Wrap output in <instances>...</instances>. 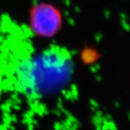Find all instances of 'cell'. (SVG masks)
Returning <instances> with one entry per match:
<instances>
[{"label": "cell", "instance_id": "cell-5", "mask_svg": "<svg viewBox=\"0 0 130 130\" xmlns=\"http://www.w3.org/2000/svg\"><path fill=\"white\" fill-rule=\"evenodd\" d=\"M120 16H121V20H126L128 19L127 15H126L125 13H124V12H121V14H120Z\"/></svg>", "mask_w": 130, "mask_h": 130}, {"label": "cell", "instance_id": "cell-2", "mask_svg": "<svg viewBox=\"0 0 130 130\" xmlns=\"http://www.w3.org/2000/svg\"><path fill=\"white\" fill-rule=\"evenodd\" d=\"M30 23L36 35L51 37L60 28L61 17L54 6L41 4L35 6L30 11Z\"/></svg>", "mask_w": 130, "mask_h": 130}, {"label": "cell", "instance_id": "cell-3", "mask_svg": "<svg viewBox=\"0 0 130 130\" xmlns=\"http://www.w3.org/2000/svg\"><path fill=\"white\" fill-rule=\"evenodd\" d=\"M121 26L126 31H130V25L126 20H121Z\"/></svg>", "mask_w": 130, "mask_h": 130}, {"label": "cell", "instance_id": "cell-4", "mask_svg": "<svg viewBox=\"0 0 130 130\" xmlns=\"http://www.w3.org/2000/svg\"><path fill=\"white\" fill-rule=\"evenodd\" d=\"M108 129L109 130H118L117 127H116V124L113 122V121H110L108 123Z\"/></svg>", "mask_w": 130, "mask_h": 130}, {"label": "cell", "instance_id": "cell-1", "mask_svg": "<svg viewBox=\"0 0 130 130\" xmlns=\"http://www.w3.org/2000/svg\"><path fill=\"white\" fill-rule=\"evenodd\" d=\"M58 51L41 55L20 66L9 77V87L28 99H41L55 93L70 78V64Z\"/></svg>", "mask_w": 130, "mask_h": 130}, {"label": "cell", "instance_id": "cell-7", "mask_svg": "<svg viewBox=\"0 0 130 130\" xmlns=\"http://www.w3.org/2000/svg\"><path fill=\"white\" fill-rule=\"evenodd\" d=\"M128 119H129V120L130 121V112L128 113Z\"/></svg>", "mask_w": 130, "mask_h": 130}, {"label": "cell", "instance_id": "cell-6", "mask_svg": "<svg viewBox=\"0 0 130 130\" xmlns=\"http://www.w3.org/2000/svg\"><path fill=\"white\" fill-rule=\"evenodd\" d=\"M115 106H116L117 108H119V107L120 106V104H119V103H118V102H116L115 103Z\"/></svg>", "mask_w": 130, "mask_h": 130}]
</instances>
